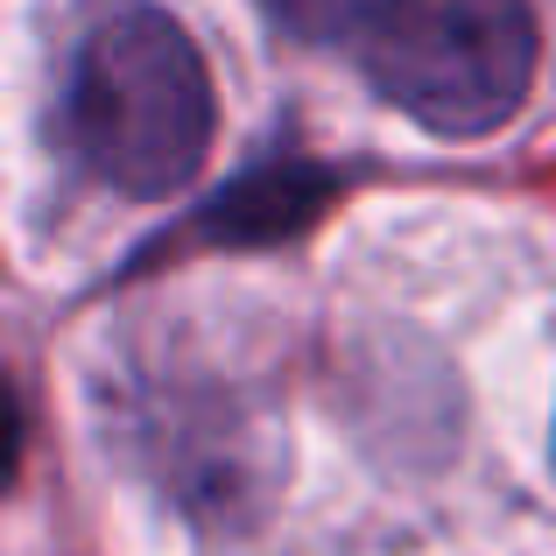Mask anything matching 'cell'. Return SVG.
I'll return each instance as SVG.
<instances>
[{
    "mask_svg": "<svg viewBox=\"0 0 556 556\" xmlns=\"http://www.w3.org/2000/svg\"><path fill=\"white\" fill-rule=\"evenodd\" d=\"M64 141L121 198H169L212 149V71L177 14L106 8L71 50Z\"/></svg>",
    "mask_w": 556,
    "mask_h": 556,
    "instance_id": "1",
    "label": "cell"
},
{
    "mask_svg": "<svg viewBox=\"0 0 556 556\" xmlns=\"http://www.w3.org/2000/svg\"><path fill=\"white\" fill-rule=\"evenodd\" d=\"M529 0H380L359 28V64L374 92L430 135H486L535 85Z\"/></svg>",
    "mask_w": 556,
    "mask_h": 556,
    "instance_id": "2",
    "label": "cell"
},
{
    "mask_svg": "<svg viewBox=\"0 0 556 556\" xmlns=\"http://www.w3.org/2000/svg\"><path fill=\"white\" fill-rule=\"evenodd\" d=\"M380 0H268V14L303 42H331V36H359L374 22Z\"/></svg>",
    "mask_w": 556,
    "mask_h": 556,
    "instance_id": "3",
    "label": "cell"
}]
</instances>
